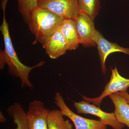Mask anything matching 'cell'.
<instances>
[{
	"mask_svg": "<svg viewBox=\"0 0 129 129\" xmlns=\"http://www.w3.org/2000/svg\"><path fill=\"white\" fill-rule=\"evenodd\" d=\"M6 8H2L3 21L0 27L5 44V50L0 52V68L1 70L3 69L5 64H7L9 75L20 79L21 88L27 87L32 89L34 88V86L29 79L30 71L35 68L41 67L45 63L43 61H41L34 67H29L20 61L14 50L9 34L8 24L5 17Z\"/></svg>",
	"mask_w": 129,
	"mask_h": 129,
	"instance_id": "cell-1",
	"label": "cell"
},
{
	"mask_svg": "<svg viewBox=\"0 0 129 129\" xmlns=\"http://www.w3.org/2000/svg\"><path fill=\"white\" fill-rule=\"evenodd\" d=\"M65 19L48 9L38 7L31 14L28 23L37 42L43 45L49 37L60 28Z\"/></svg>",
	"mask_w": 129,
	"mask_h": 129,
	"instance_id": "cell-2",
	"label": "cell"
},
{
	"mask_svg": "<svg viewBox=\"0 0 129 129\" xmlns=\"http://www.w3.org/2000/svg\"><path fill=\"white\" fill-rule=\"evenodd\" d=\"M55 102L64 116L69 118L74 125L75 129H107V125L99 120L83 117L73 112L65 103L60 92L55 95Z\"/></svg>",
	"mask_w": 129,
	"mask_h": 129,
	"instance_id": "cell-3",
	"label": "cell"
},
{
	"mask_svg": "<svg viewBox=\"0 0 129 129\" xmlns=\"http://www.w3.org/2000/svg\"><path fill=\"white\" fill-rule=\"evenodd\" d=\"M38 7L48 9L65 19L75 20L80 12L77 0H39Z\"/></svg>",
	"mask_w": 129,
	"mask_h": 129,
	"instance_id": "cell-4",
	"label": "cell"
},
{
	"mask_svg": "<svg viewBox=\"0 0 129 129\" xmlns=\"http://www.w3.org/2000/svg\"><path fill=\"white\" fill-rule=\"evenodd\" d=\"M111 79L107 84L101 95L95 98H90L82 96L83 101L92 103L95 106H99L104 98L111 94L119 91H127L129 87V79L125 78L120 75L117 67L111 68Z\"/></svg>",
	"mask_w": 129,
	"mask_h": 129,
	"instance_id": "cell-5",
	"label": "cell"
},
{
	"mask_svg": "<svg viewBox=\"0 0 129 129\" xmlns=\"http://www.w3.org/2000/svg\"><path fill=\"white\" fill-rule=\"evenodd\" d=\"M74 106L78 113L90 114L96 116L104 124L111 126L114 129H123L125 125L117 120L113 112H106L102 110L99 106L90 104L88 102L84 101L74 102Z\"/></svg>",
	"mask_w": 129,
	"mask_h": 129,
	"instance_id": "cell-6",
	"label": "cell"
},
{
	"mask_svg": "<svg viewBox=\"0 0 129 129\" xmlns=\"http://www.w3.org/2000/svg\"><path fill=\"white\" fill-rule=\"evenodd\" d=\"M75 20L80 44L85 47L96 46L95 40L97 30L95 29L94 21L81 12Z\"/></svg>",
	"mask_w": 129,
	"mask_h": 129,
	"instance_id": "cell-7",
	"label": "cell"
},
{
	"mask_svg": "<svg viewBox=\"0 0 129 129\" xmlns=\"http://www.w3.org/2000/svg\"><path fill=\"white\" fill-rule=\"evenodd\" d=\"M50 111L41 101L34 100L30 102L26 112L29 129H47V119Z\"/></svg>",
	"mask_w": 129,
	"mask_h": 129,
	"instance_id": "cell-8",
	"label": "cell"
},
{
	"mask_svg": "<svg viewBox=\"0 0 129 129\" xmlns=\"http://www.w3.org/2000/svg\"><path fill=\"white\" fill-rule=\"evenodd\" d=\"M95 41L97 46L101 65L102 72L104 74H106L107 72L106 59L111 53L115 52H122L129 55V48L122 47L116 43L108 41L98 30Z\"/></svg>",
	"mask_w": 129,
	"mask_h": 129,
	"instance_id": "cell-9",
	"label": "cell"
},
{
	"mask_svg": "<svg viewBox=\"0 0 129 129\" xmlns=\"http://www.w3.org/2000/svg\"><path fill=\"white\" fill-rule=\"evenodd\" d=\"M42 45L47 55L52 59L58 58L68 50L66 41L60 28L51 35Z\"/></svg>",
	"mask_w": 129,
	"mask_h": 129,
	"instance_id": "cell-10",
	"label": "cell"
},
{
	"mask_svg": "<svg viewBox=\"0 0 129 129\" xmlns=\"http://www.w3.org/2000/svg\"><path fill=\"white\" fill-rule=\"evenodd\" d=\"M60 29L66 41L68 50H75L78 48L80 43L75 20L65 19Z\"/></svg>",
	"mask_w": 129,
	"mask_h": 129,
	"instance_id": "cell-11",
	"label": "cell"
},
{
	"mask_svg": "<svg viewBox=\"0 0 129 129\" xmlns=\"http://www.w3.org/2000/svg\"><path fill=\"white\" fill-rule=\"evenodd\" d=\"M109 96L115 106L113 113L117 120L129 128V103L122 97L115 93Z\"/></svg>",
	"mask_w": 129,
	"mask_h": 129,
	"instance_id": "cell-12",
	"label": "cell"
},
{
	"mask_svg": "<svg viewBox=\"0 0 129 129\" xmlns=\"http://www.w3.org/2000/svg\"><path fill=\"white\" fill-rule=\"evenodd\" d=\"M7 112L13 119L17 126L16 129H29L27 113L20 103H15L9 106Z\"/></svg>",
	"mask_w": 129,
	"mask_h": 129,
	"instance_id": "cell-13",
	"label": "cell"
},
{
	"mask_svg": "<svg viewBox=\"0 0 129 129\" xmlns=\"http://www.w3.org/2000/svg\"><path fill=\"white\" fill-rule=\"evenodd\" d=\"M60 110H50L47 116V129H73V125L69 120H65Z\"/></svg>",
	"mask_w": 129,
	"mask_h": 129,
	"instance_id": "cell-14",
	"label": "cell"
},
{
	"mask_svg": "<svg viewBox=\"0 0 129 129\" xmlns=\"http://www.w3.org/2000/svg\"><path fill=\"white\" fill-rule=\"evenodd\" d=\"M81 12L87 14L93 21L99 13L101 4L100 0H77Z\"/></svg>",
	"mask_w": 129,
	"mask_h": 129,
	"instance_id": "cell-15",
	"label": "cell"
},
{
	"mask_svg": "<svg viewBox=\"0 0 129 129\" xmlns=\"http://www.w3.org/2000/svg\"><path fill=\"white\" fill-rule=\"evenodd\" d=\"M19 11L28 24L32 12L38 7L39 0H17Z\"/></svg>",
	"mask_w": 129,
	"mask_h": 129,
	"instance_id": "cell-16",
	"label": "cell"
},
{
	"mask_svg": "<svg viewBox=\"0 0 129 129\" xmlns=\"http://www.w3.org/2000/svg\"><path fill=\"white\" fill-rule=\"evenodd\" d=\"M115 93L122 97L129 103V94L127 92V90L123 91H119V92H117Z\"/></svg>",
	"mask_w": 129,
	"mask_h": 129,
	"instance_id": "cell-17",
	"label": "cell"
},
{
	"mask_svg": "<svg viewBox=\"0 0 129 129\" xmlns=\"http://www.w3.org/2000/svg\"><path fill=\"white\" fill-rule=\"evenodd\" d=\"M6 121V118L3 114L1 112H0V122L1 123H5Z\"/></svg>",
	"mask_w": 129,
	"mask_h": 129,
	"instance_id": "cell-18",
	"label": "cell"
}]
</instances>
